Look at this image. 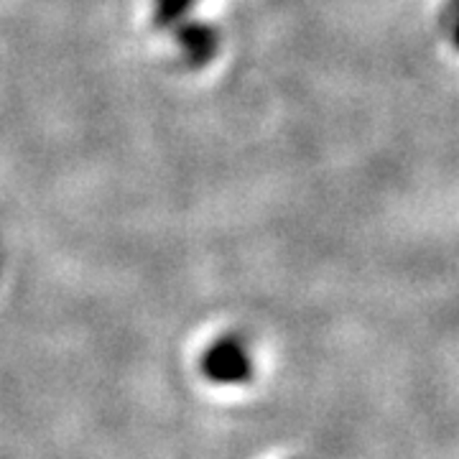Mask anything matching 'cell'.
<instances>
[{"label": "cell", "instance_id": "3957f363", "mask_svg": "<svg viewBox=\"0 0 459 459\" xmlns=\"http://www.w3.org/2000/svg\"><path fill=\"white\" fill-rule=\"evenodd\" d=\"M195 0H153V21L159 29L171 31L174 26H179L184 18L189 16Z\"/></svg>", "mask_w": 459, "mask_h": 459}, {"label": "cell", "instance_id": "277c9868", "mask_svg": "<svg viewBox=\"0 0 459 459\" xmlns=\"http://www.w3.org/2000/svg\"><path fill=\"white\" fill-rule=\"evenodd\" d=\"M452 11H455V44L459 47V0H452Z\"/></svg>", "mask_w": 459, "mask_h": 459}, {"label": "cell", "instance_id": "6da1fadb", "mask_svg": "<svg viewBox=\"0 0 459 459\" xmlns=\"http://www.w3.org/2000/svg\"><path fill=\"white\" fill-rule=\"evenodd\" d=\"M202 373L207 376V380L220 385H238L250 380L253 360L240 340L222 337L202 355Z\"/></svg>", "mask_w": 459, "mask_h": 459}, {"label": "cell", "instance_id": "7a4b0ae2", "mask_svg": "<svg viewBox=\"0 0 459 459\" xmlns=\"http://www.w3.org/2000/svg\"><path fill=\"white\" fill-rule=\"evenodd\" d=\"M171 33L177 36L181 54L192 66H202L212 62L214 54L220 49V33L214 31L210 23L202 21H189L184 18L179 26H174Z\"/></svg>", "mask_w": 459, "mask_h": 459}]
</instances>
